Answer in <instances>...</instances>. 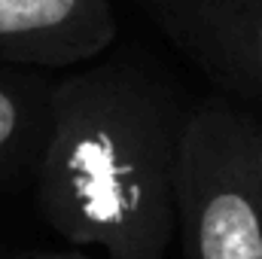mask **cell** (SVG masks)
Instances as JSON below:
<instances>
[{
	"instance_id": "obj_1",
	"label": "cell",
	"mask_w": 262,
	"mask_h": 259,
	"mask_svg": "<svg viewBox=\"0 0 262 259\" xmlns=\"http://www.w3.org/2000/svg\"><path fill=\"white\" fill-rule=\"evenodd\" d=\"M183 116L165 85L131 64L58 76L37 174L43 220L107 259H165L177 229Z\"/></svg>"
},
{
	"instance_id": "obj_2",
	"label": "cell",
	"mask_w": 262,
	"mask_h": 259,
	"mask_svg": "<svg viewBox=\"0 0 262 259\" xmlns=\"http://www.w3.org/2000/svg\"><path fill=\"white\" fill-rule=\"evenodd\" d=\"M177 229L183 259H262V119L220 101L183 116Z\"/></svg>"
},
{
	"instance_id": "obj_3",
	"label": "cell",
	"mask_w": 262,
	"mask_h": 259,
	"mask_svg": "<svg viewBox=\"0 0 262 259\" xmlns=\"http://www.w3.org/2000/svg\"><path fill=\"white\" fill-rule=\"evenodd\" d=\"M226 92L262 104V0H134Z\"/></svg>"
},
{
	"instance_id": "obj_4",
	"label": "cell",
	"mask_w": 262,
	"mask_h": 259,
	"mask_svg": "<svg viewBox=\"0 0 262 259\" xmlns=\"http://www.w3.org/2000/svg\"><path fill=\"white\" fill-rule=\"evenodd\" d=\"M113 40V0H0V64L70 70Z\"/></svg>"
},
{
	"instance_id": "obj_5",
	"label": "cell",
	"mask_w": 262,
	"mask_h": 259,
	"mask_svg": "<svg viewBox=\"0 0 262 259\" xmlns=\"http://www.w3.org/2000/svg\"><path fill=\"white\" fill-rule=\"evenodd\" d=\"M58 76L21 64H0V186L40 174L55 113Z\"/></svg>"
},
{
	"instance_id": "obj_6",
	"label": "cell",
	"mask_w": 262,
	"mask_h": 259,
	"mask_svg": "<svg viewBox=\"0 0 262 259\" xmlns=\"http://www.w3.org/2000/svg\"><path fill=\"white\" fill-rule=\"evenodd\" d=\"M21 259H92V256L82 253V250H34V253H28Z\"/></svg>"
}]
</instances>
